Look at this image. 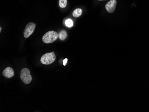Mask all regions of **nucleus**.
I'll return each mask as SVG.
<instances>
[{"label":"nucleus","mask_w":149,"mask_h":112,"mask_svg":"<svg viewBox=\"0 0 149 112\" xmlns=\"http://www.w3.org/2000/svg\"><path fill=\"white\" fill-rule=\"evenodd\" d=\"M56 56L54 52L46 53L41 57V63L45 65H50L52 64L56 60Z\"/></svg>","instance_id":"nucleus-2"},{"label":"nucleus","mask_w":149,"mask_h":112,"mask_svg":"<svg viewBox=\"0 0 149 112\" xmlns=\"http://www.w3.org/2000/svg\"><path fill=\"white\" fill-rule=\"evenodd\" d=\"M100 0V1H101V0Z\"/></svg>","instance_id":"nucleus-13"},{"label":"nucleus","mask_w":149,"mask_h":112,"mask_svg":"<svg viewBox=\"0 0 149 112\" xmlns=\"http://www.w3.org/2000/svg\"><path fill=\"white\" fill-rule=\"evenodd\" d=\"M30 70L26 68H23L21 71L20 77L25 84H29L32 81V77L30 74Z\"/></svg>","instance_id":"nucleus-3"},{"label":"nucleus","mask_w":149,"mask_h":112,"mask_svg":"<svg viewBox=\"0 0 149 112\" xmlns=\"http://www.w3.org/2000/svg\"><path fill=\"white\" fill-rule=\"evenodd\" d=\"M116 4V0H110L105 5L106 10L109 13H113L115 10Z\"/></svg>","instance_id":"nucleus-5"},{"label":"nucleus","mask_w":149,"mask_h":112,"mask_svg":"<svg viewBox=\"0 0 149 112\" xmlns=\"http://www.w3.org/2000/svg\"><path fill=\"white\" fill-rule=\"evenodd\" d=\"M65 25L66 26L68 27V28H71L72 26H73V23L72 20L71 19H67L66 21H65Z\"/></svg>","instance_id":"nucleus-9"},{"label":"nucleus","mask_w":149,"mask_h":112,"mask_svg":"<svg viewBox=\"0 0 149 112\" xmlns=\"http://www.w3.org/2000/svg\"><path fill=\"white\" fill-rule=\"evenodd\" d=\"M67 32L65 30H61L58 34V37L60 40L63 41L67 37Z\"/></svg>","instance_id":"nucleus-7"},{"label":"nucleus","mask_w":149,"mask_h":112,"mask_svg":"<svg viewBox=\"0 0 149 112\" xmlns=\"http://www.w3.org/2000/svg\"><path fill=\"white\" fill-rule=\"evenodd\" d=\"M67 59H65V60H63V64L64 66H66V64L67 63Z\"/></svg>","instance_id":"nucleus-11"},{"label":"nucleus","mask_w":149,"mask_h":112,"mask_svg":"<svg viewBox=\"0 0 149 112\" xmlns=\"http://www.w3.org/2000/svg\"><path fill=\"white\" fill-rule=\"evenodd\" d=\"M58 37V34L56 31L51 30L45 34L42 37V40L45 43L48 44L55 41Z\"/></svg>","instance_id":"nucleus-1"},{"label":"nucleus","mask_w":149,"mask_h":112,"mask_svg":"<svg viewBox=\"0 0 149 112\" xmlns=\"http://www.w3.org/2000/svg\"><path fill=\"white\" fill-rule=\"evenodd\" d=\"M1 29H1V28L0 27V32H1Z\"/></svg>","instance_id":"nucleus-12"},{"label":"nucleus","mask_w":149,"mask_h":112,"mask_svg":"<svg viewBox=\"0 0 149 112\" xmlns=\"http://www.w3.org/2000/svg\"><path fill=\"white\" fill-rule=\"evenodd\" d=\"M2 74L5 78H10L14 75V71L11 67H6L3 71Z\"/></svg>","instance_id":"nucleus-6"},{"label":"nucleus","mask_w":149,"mask_h":112,"mask_svg":"<svg viewBox=\"0 0 149 112\" xmlns=\"http://www.w3.org/2000/svg\"><path fill=\"white\" fill-rule=\"evenodd\" d=\"M82 10L80 8H78L75 9L73 12L72 15L74 18H78L82 15Z\"/></svg>","instance_id":"nucleus-8"},{"label":"nucleus","mask_w":149,"mask_h":112,"mask_svg":"<svg viewBox=\"0 0 149 112\" xmlns=\"http://www.w3.org/2000/svg\"><path fill=\"white\" fill-rule=\"evenodd\" d=\"M36 27V24L34 23L30 22L26 25L24 30V36L25 38H28L33 34Z\"/></svg>","instance_id":"nucleus-4"},{"label":"nucleus","mask_w":149,"mask_h":112,"mask_svg":"<svg viewBox=\"0 0 149 112\" xmlns=\"http://www.w3.org/2000/svg\"><path fill=\"white\" fill-rule=\"evenodd\" d=\"M67 0H59V5L62 8L66 7L67 5Z\"/></svg>","instance_id":"nucleus-10"}]
</instances>
